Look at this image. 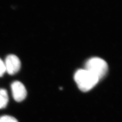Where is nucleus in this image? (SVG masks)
<instances>
[{
  "instance_id": "nucleus-3",
  "label": "nucleus",
  "mask_w": 122,
  "mask_h": 122,
  "mask_svg": "<svg viewBox=\"0 0 122 122\" xmlns=\"http://www.w3.org/2000/svg\"><path fill=\"white\" fill-rule=\"evenodd\" d=\"M4 63L6 71L10 75H14L17 73L21 67L20 60L16 56L14 55L8 56Z\"/></svg>"
},
{
  "instance_id": "nucleus-4",
  "label": "nucleus",
  "mask_w": 122,
  "mask_h": 122,
  "mask_svg": "<svg viewBox=\"0 0 122 122\" xmlns=\"http://www.w3.org/2000/svg\"><path fill=\"white\" fill-rule=\"evenodd\" d=\"M13 98L17 102H21L26 98L27 92L25 86L19 81H15L11 85Z\"/></svg>"
},
{
  "instance_id": "nucleus-5",
  "label": "nucleus",
  "mask_w": 122,
  "mask_h": 122,
  "mask_svg": "<svg viewBox=\"0 0 122 122\" xmlns=\"http://www.w3.org/2000/svg\"><path fill=\"white\" fill-rule=\"evenodd\" d=\"M8 102V95L5 89H0V109L6 107Z\"/></svg>"
},
{
  "instance_id": "nucleus-1",
  "label": "nucleus",
  "mask_w": 122,
  "mask_h": 122,
  "mask_svg": "<svg viewBox=\"0 0 122 122\" xmlns=\"http://www.w3.org/2000/svg\"><path fill=\"white\" fill-rule=\"evenodd\" d=\"M74 78L79 90L83 92L93 89L99 81L97 76L85 69L76 71Z\"/></svg>"
},
{
  "instance_id": "nucleus-6",
  "label": "nucleus",
  "mask_w": 122,
  "mask_h": 122,
  "mask_svg": "<svg viewBox=\"0 0 122 122\" xmlns=\"http://www.w3.org/2000/svg\"><path fill=\"white\" fill-rule=\"evenodd\" d=\"M0 122H18L15 117L10 116H4L0 117Z\"/></svg>"
},
{
  "instance_id": "nucleus-2",
  "label": "nucleus",
  "mask_w": 122,
  "mask_h": 122,
  "mask_svg": "<svg viewBox=\"0 0 122 122\" xmlns=\"http://www.w3.org/2000/svg\"><path fill=\"white\" fill-rule=\"evenodd\" d=\"M85 69L97 76L100 81L107 72L108 65L105 61L100 58H92L86 62Z\"/></svg>"
},
{
  "instance_id": "nucleus-7",
  "label": "nucleus",
  "mask_w": 122,
  "mask_h": 122,
  "mask_svg": "<svg viewBox=\"0 0 122 122\" xmlns=\"http://www.w3.org/2000/svg\"><path fill=\"white\" fill-rule=\"evenodd\" d=\"M6 70V67L5 65V63L2 59L0 58V77L2 76L5 73Z\"/></svg>"
}]
</instances>
